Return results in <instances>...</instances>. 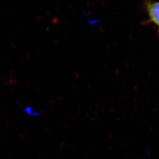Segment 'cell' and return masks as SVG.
Masks as SVG:
<instances>
[{
    "label": "cell",
    "mask_w": 159,
    "mask_h": 159,
    "mask_svg": "<svg viewBox=\"0 0 159 159\" xmlns=\"http://www.w3.org/2000/svg\"><path fill=\"white\" fill-rule=\"evenodd\" d=\"M143 6L148 17L144 25L152 24L159 29V1L143 0Z\"/></svg>",
    "instance_id": "cell-1"
}]
</instances>
